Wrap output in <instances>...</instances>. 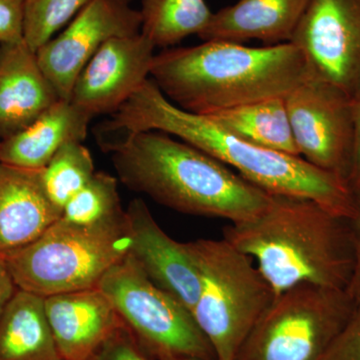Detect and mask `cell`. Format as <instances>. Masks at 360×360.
I'll list each match as a JSON object with an SVG mask.
<instances>
[{"mask_svg": "<svg viewBox=\"0 0 360 360\" xmlns=\"http://www.w3.org/2000/svg\"><path fill=\"white\" fill-rule=\"evenodd\" d=\"M149 130L172 135L205 151L266 193L307 198L340 217H354L356 200L347 180L314 167L302 156L251 143L207 116L177 108L150 78L99 127L101 134L115 137Z\"/></svg>", "mask_w": 360, "mask_h": 360, "instance_id": "1", "label": "cell"}, {"mask_svg": "<svg viewBox=\"0 0 360 360\" xmlns=\"http://www.w3.org/2000/svg\"><path fill=\"white\" fill-rule=\"evenodd\" d=\"M118 179L135 193L186 214L250 221L272 194L224 162L172 135L149 130L122 135L105 149Z\"/></svg>", "mask_w": 360, "mask_h": 360, "instance_id": "2", "label": "cell"}, {"mask_svg": "<svg viewBox=\"0 0 360 360\" xmlns=\"http://www.w3.org/2000/svg\"><path fill=\"white\" fill-rule=\"evenodd\" d=\"M310 77L307 59L292 42L250 47L207 40L155 54L149 78L177 108L210 115L286 97Z\"/></svg>", "mask_w": 360, "mask_h": 360, "instance_id": "3", "label": "cell"}, {"mask_svg": "<svg viewBox=\"0 0 360 360\" xmlns=\"http://www.w3.org/2000/svg\"><path fill=\"white\" fill-rule=\"evenodd\" d=\"M224 238L257 260L276 297L302 283L347 290L354 274L350 219L307 198L272 194L262 214L227 225Z\"/></svg>", "mask_w": 360, "mask_h": 360, "instance_id": "4", "label": "cell"}, {"mask_svg": "<svg viewBox=\"0 0 360 360\" xmlns=\"http://www.w3.org/2000/svg\"><path fill=\"white\" fill-rule=\"evenodd\" d=\"M131 246L127 212L92 225L71 224L61 217L30 245L0 257L20 290L47 297L97 288Z\"/></svg>", "mask_w": 360, "mask_h": 360, "instance_id": "5", "label": "cell"}, {"mask_svg": "<svg viewBox=\"0 0 360 360\" xmlns=\"http://www.w3.org/2000/svg\"><path fill=\"white\" fill-rule=\"evenodd\" d=\"M200 279L191 314L217 360H234L239 347L276 295L252 258L222 239L187 243Z\"/></svg>", "mask_w": 360, "mask_h": 360, "instance_id": "6", "label": "cell"}, {"mask_svg": "<svg viewBox=\"0 0 360 360\" xmlns=\"http://www.w3.org/2000/svg\"><path fill=\"white\" fill-rule=\"evenodd\" d=\"M355 305L347 290L293 286L274 298L234 360H322Z\"/></svg>", "mask_w": 360, "mask_h": 360, "instance_id": "7", "label": "cell"}, {"mask_svg": "<svg viewBox=\"0 0 360 360\" xmlns=\"http://www.w3.org/2000/svg\"><path fill=\"white\" fill-rule=\"evenodd\" d=\"M97 288L153 360H217L191 310L149 279L132 255L111 267Z\"/></svg>", "mask_w": 360, "mask_h": 360, "instance_id": "8", "label": "cell"}, {"mask_svg": "<svg viewBox=\"0 0 360 360\" xmlns=\"http://www.w3.org/2000/svg\"><path fill=\"white\" fill-rule=\"evenodd\" d=\"M285 104L300 155L347 181L354 134L352 97L310 77L285 97Z\"/></svg>", "mask_w": 360, "mask_h": 360, "instance_id": "9", "label": "cell"}, {"mask_svg": "<svg viewBox=\"0 0 360 360\" xmlns=\"http://www.w3.org/2000/svg\"><path fill=\"white\" fill-rule=\"evenodd\" d=\"M311 77L352 97L360 89V0H311L291 41Z\"/></svg>", "mask_w": 360, "mask_h": 360, "instance_id": "10", "label": "cell"}, {"mask_svg": "<svg viewBox=\"0 0 360 360\" xmlns=\"http://www.w3.org/2000/svg\"><path fill=\"white\" fill-rule=\"evenodd\" d=\"M141 30V13L129 2L94 0L63 32L37 49V60L59 98L70 101L78 77L101 45Z\"/></svg>", "mask_w": 360, "mask_h": 360, "instance_id": "11", "label": "cell"}, {"mask_svg": "<svg viewBox=\"0 0 360 360\" xmlns=\"http://www.w3.org/2000/svg\"><path fill=\"white\" fill-rule=\"evenodd\" d=\"M155 49L141 32L108 40L80 73L70 101L94 117L113 115L149 79Z\"/></svg>", "mask_w": 360, "mask_h": 360, "instance_id": "12", "label": "cell"}, {"mask_svg": "<svg viewBox=\"0 0 360 360\" xmlns=\"http://www.w3.org/2000/svg\"><path fill=\"white\" fill-rule=\"evenodd\" d=\"M125 212L132 236L130 255L153 283L193 311L200 279L187 243L165 233L142 200H132Z\"/></svg>", "mask_w": 360, "mask_h": 360, "instance_id": "13", "label": "cell"}, {"mask_svg": "<svg viewBox=\"0 0 360 360\" xmlns=\"http://www.w3.org/2000/svg\"><path fill=\"white\" fill-rule=\"evenodd\" d=\"M45 312L63 360H91L124 323L98 288L47 296Z\"/></svg>", "mask_w": 360, "mask_h": 360, "instance_id": "14", "label": "cell"}, {"mask_svg": "<svg viewBox=\"0 0 360 360\" xmlns=\"http://www.w3.org/2000/svg\"><path fill=\"white\" fill-rule=\"evenodd\" d=\"M59 99L25 39L0 44V141L32 124Z\"/></svg>", "mask_w": 360, "mask_h": 360, "instance_id": "15", "label": "cell"}, {"mask_svg": "<svg viewBox=\"0 0 360 360\" xmlns=\"http://www.w3.org/2000/svg\"><path fill=\"white\" fill-rule=\"evenodd\" d=\"M61 217L45 191L42 169L0 162V253L30 245Z\"/></svg>", "mask_w": 360, "mask_h": 360, "instance_id": "16", "label": "cell"}, {"mask_svg": "<svg viewBox=\"0 0 360 360\" xmlns=\"http://www.w3.org/2000/svg\"><path fill=\"white\" fill-rule=\"evenodd\" d=\"M311 0H239L212 13L198 37L203 41L243 42L265 45L290 42Z\"/></svg>", "mask_w": 360, "mask_h": 360, "instance_id": "17", "label": "cell"}, {"mask_svg": "<svg viewBox=\"0 0 360 360\" xmlns=\"http://www.w3.org/2000/svg\"><path fill=\"white\" fill-rule=\"evenodd\" d=\"M94 118L72 101L59 99L32 124L0 141V162L44 169L65 144L85 141Z\"/></svg>", "mask_w": 360, "mask_h": 360, "instance_id": "18", "label": "cell"}, {"mask_svg": "<svg viewBox=\"0 0 360 360\" xmlns=\"http://www.w3.org/2000/svg\"><path fill=\"white\" fill-rule=\"evenodd\" d=\"M44 300L16 290L0 317V360H63L52 335Z\"/></svg>", "mask_w": 360, "mask_h": 360, "instance_id": "19", "label": "cell"}, {"mask_svg": "<svg viewBox=\"0 0 360 360\" xmlns=\"http://www.w3.org/2000/svg\"><path fill=\"white\" fill-rule=\"evenodd\" d=\"M239 139L288 155L298 153L285 97L264 99L205 115Z\"/></svg>", "mask_w": 360, "mask_h": 360, "instance_id": "20", "label": "cell"}, {"mask_svg": "<svg viewBox=\"0 0 360 360\" xmlns=\"http://www.w3.org/2000/svg\"><path fill=\"white\" fill-rule=\"evenodd\" d=\"M142 34L155 47L169 49L205 30L212 11L205 0H141Z\"/></svg>", "mask_w": 360, "mask_h": 360, "instance_id": "21", "label": "cell"}, {"mask_svg": "<svg viewBox=\"0 0 360 360\" xmlns=\"http://www.w3.org/2000/svg\"><path fill=\"white\" fill-rule=\"evenodd\" d=\"M96 172L89 149L82 142H70L42 169V181L49 200L63 210Z\"/></svg>", "mask_w": 360, "mask_h": 360, "instance_id": "22", "label": "cell"}, {"mask_svg": "<svg viewBox=\"0 0 360 360\" xmlns=\"http://www.w3.org/2000/svg\"><path fill=\"white\" fill-rule=\"evenodd\" d=\"M124 212L117 179L99 172L66 203L63 217L71 224L92 225L115 219Z\"/></svg>", "mask_w": 360, "mask_h": 360, "instance_id": "23", "label": "cell"}, {"mask_svg": "<svg viewBox=\"0 0 360 360\" xmlns=\"http://www.w3.org/2000/svg\"><path fill=\"white\" fill-rule=\"evenodd\" d=\"M91 1L94 0H26L25 41L37 51Z\"/></svg>", "mask_w": 360, "mask_h": 360, "instance_id": "24", "label": "cell"}, {"mask_svg": "<svg viewBox=\"0 0 360 360\" xmlns=\"http://www.w3.org/2000/svg\"><path fill=\"white\" fill-rule=\"evenodd\" d=\"M91 360H153L134 333L122 324L101 345Z\"/></svg>", "mask_w": 360, "mask_h": 360, "instance_id": "25", "label": "cell"}, {"mask_svg": "<svg viewBox=\"0 0 360 360\" xmlns=\"http://www.w3.org/2000/svg\"><path fill=\"white\" fill-rule=\"evenodd\" d=\"M322 360H360V302Z\"/></svg>", "mask_w": 360, "mask_h": 360, "instance_id": "26", "label": "cell"}, {"mask_svg": "<svg viewBox=\"0 0 360 360\" xmlns=\"http://www.w3.org/2000/svg\"><path fill=\"white\" fill-rule=\"evenodd\" d=\"M26 0H0V44L25 39Z\"/></svg>", "mask_w": 360, "mask_h": 360, "instance_id": "27", "label": "cell"}, {"mask_svg": "<svg viewBox=\"0 0 360 360\" xmlns=\"http://www.w3.org/2000/svg\"><path fill=\"white\" fill-rule=\"evenodd\" d=\"M354 134H352V160L347 182L355 198L360 195V89L352 96Z\"/></svg>", "mask_w": 360, "mask_h": 360, "instance_id": "28", "label": "cell"}, {"mask_svg": "<svg viewBox=\"0 0 360 360\" xmlns=\"http://www.w3.org/2000/svg\"><path fill=\"white\" fill-rule=\"evenodd\" d=\"M356 205L354 217L350 219L354 245V269L347 291L355 303L360 302V195L355 198Z\"/></svg>", "mask_w": 360, "mask_h": 360, "instance_id": "29", "label": "cell"}, {"mask_svg": "<svg viewBox=\"0 0 360 360\" xmlns=\"http://www.w3.org/2000/svg\"><path fill=\"white\" fill-rule=\"evenodd\" d=\"M18 290V288L14 283L11 272L4 264V259L0 257V317Z\"/></svg>", "mask_w": 360, "mask_h": 360, "instance_id": "30", "label": "cell"}, {"mask_svg": "<svg viewBox=\"0 0 360 360\" xmlns=\"http://www.w3.org/2000/svg\"><path fill=\"white\" fill-rule=\"evenodd\" d=\"M175 360H205L200 359H175Z\"/></svg>", "mask_w": 360, "mask_h": 360, "instance_id": "31", "label": "cell"}, {"mask_svg": "<svg viewBox=\"0 0 360 360\" xmlns=\"http://www.w3.org/2000/svg\"><path fill=\"white\" fill-rule=\"evenodd\" d=\"M122 1L129 2V0H122Z\"/></svg>", "mask_w": 360, "mask_h": 360, "instance_id": "32", "label": "cell"}]
</instances>
